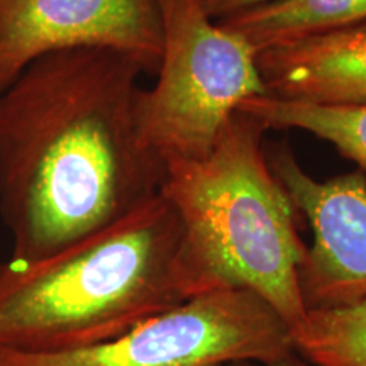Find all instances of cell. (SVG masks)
<instances>
[{"label":"cell","mask_w":366,"mask_h":366,"mask_svg":"<svg viewBox=\"0 0 366 366\" xmlns=\"http://www.w3.org/2000/svg\"><path fill=\"white\" fill-rule=\"evenodd\" d=\"M204 11L212 17L214 21L222 22L234 17L237 14L249 11V9L264 6V4L273 2V0H200Z\"/></svg>","instance_id":"obj_12"},{"label":"cell","mask_w":366,"mask_h":366,"mask_svg":"<svg viewBox=\"0 0 366 366\" xmlns=\"http://www.w3.org/2000/svg\"><path fill=\"white\" fill-rule=\"evenodd\" d=\"M292 345L314 366H366V297L307 310L292 327Z\"/></svg>","instance_id":"obj_11"},{"label":"cell","mask_w":366,"mask_h":366,"mask_svg":"<svg viewBox=\"0 0 366 366\" xmlns=\"http://www.w3.org/2000/svg\"><path fill=\"white\" fill-rule=\"evenodd\" d=\"M239 112L253 117L264 129L310 132L331 143L366 175V104L315 105L263 95L242 104Z\"/></svg>","instance_id":"obj_10"},{"label":"cell","mask_w":366,"mask_h":366,"mask_svg":"<svg viewBox=\"0 0 366 366\" xmlns=\"http://www.w3.org/2000/svg\"><path fill=\"white\" fill-rule=\"evenodd\" d=\"M157 0H0V92L43 54L111 48L146 71L162 58Z\"/></svg>","instance_id":"obj_6"},{"label":"cell","mask_w":366,"mask_h":366,"mask_svg":"<svg viewBox=\"0 0 366 366\" xmlns=\"http://www.w3.org/2000/svg\"><path fill=\"white\" fill-rule=\"evenodd\" d=\"M292 351V327L268 302L248 290H216L95 346L46 355L0 350V366H267Z\"/></svg>","instance_id":"obj_5"},{"label":"cell","mask_w":366,"mask_h":366,"mask_svg":"<svg viewBox=\"0 0 366 366\" xmlns=\"http://www.w3.org/2000/svg\"><path fill=\"white\" fill-rule=\"evenodd\" d=\"M267 154L273 173L312 231V242L299 269L305 309L336 307L365 299V173L356 170L317 180L300 167L288 146L269 149Z\"/></svg>","instance_id":"obj_7"},{"label":"cell","mask_w":366,"mask_h":366,"mask_svg":"<svg viewBox=\"0 0 366 366\" xmlns=\"http://www.w3.org/2000/svg\"><path fill=\"white\" fill-rule=\"evenodd\" d=\"M267 366H314V365L307 363V361H305L304 358H300L295 351H292V353L285 355L283 358L273 361V363H269Z\"/></svg>","instance_id":"obj_13"},{"label":"cell","mask_w":366,"mask_h":366,"mask_svg":"<svg viewBox=\"0 0 366 366\" xmlns=\"http://www.w3.org/2000/svg\"><path fill=\"white\" fill-rule=\"evenodd\" d=\"M226 366H263V365L253 363V361H237V363H229Z\"/></svg>","instance_id":"obj_14"},{"label":"cell","mask_w":366,"mask_h":366,"mask_svg":"<svg viewBox=\"0 0 366 366\" xmlns=\"http://www.w3.org/2000/svg\"><path fill=\"white\" fill-rule=\"evenodd\" d=\"M366 21V0H273L222 21L256 51Z\"/></svg>","instance_id":"obj_9"},{"label":"cell","mask_w":366,"mask_h":366,"mask_svg":"<svg viewBox=\"0 0 366 366\" xmlns=\"http://www.w3.org/2000/svg\"><path fill=\"white\" fill-rule=\"evenodd\" d=\"M269 97L315 105L366 104V21L258 53Z\"/></svg>","instance_id":"obj_8"},{"label":"cell","mask_w":366,"mask_h":366,"mask_svg":"<svg viewBox=\"0 0 366 366\" xmlns=\"http://www.w3.org/2000/svg\"><path fill=\"white\" fill-rule=\"evenodd\" d=\"M144 66L111 48L43 54L0 92V219L12 259H39L159 194L164 164L134 119Z\"/></svg>","instance_id":"obj_1"},{"label":"cell","mask_w":366,"mask_h":366,"mask_svg":"<svg viewBox=\"0 0 366 366\" xmlns=\"http://www.w3.org/2000/svg\"><path fill=\"white\" fill-rule=\"evenodd\" d=\"M264 131L237 112L209 154L164 167L159 194L180 221L192 297L253 292L294 327L307 314L299 288L307 244L297 231L299 212L269 167Z\"/></svg>","instance_id":"obj_3"},{"label":"cell","mask_w":366,"mask_h":366,"mask_svg":"<svg viewBox=\"0 0 366 366\" xmlns=\"http://www.w3.org/2000/svg\"><path fill=\"white\" fill-rule=\"evenodd\" d=\"M190 297L180 221L158 194L56 253L0 263V350L95 346Z\"/></svg>","instance_id":"obj_2"},{"label":"cell","mask_w":366,"mask_h":366,"mask_svg":"<svg viewBox=\"0 0 366 366\" xmlns=\"http://www.w3.org/2000/svg\"><path fill=\"white\" fill-rule=\"evenodd\" d=\"M162 58L151 89L134 102L137 134L164 167L209 154L224 127L251 99L267 94L258 51L214 21L200 0H157Z\"/></svg>","instance_id":"obj_4"}]
</instances>
